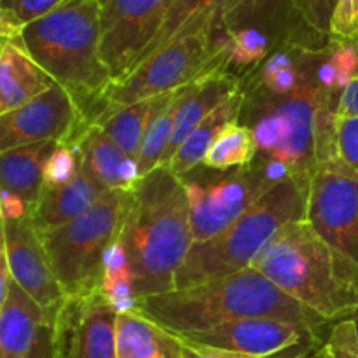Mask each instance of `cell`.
<instances>
[{
    "label": "cell",
    "mask_w": 358,
    "mask_h": 358,
    "mask_svg": "<svg viewBox=\"0 0 358 358\" xmlns=\"http://www.w3.org/2000/svg\"><path fill=\"white\" fill-rule=\"evenodd\" d=\"M322 51L304 49V76L289 94L275 96L261 90H248L247 103L257 110L255 131L259 154L278 161L287 171L311 175L317 168L318 124L327 101L339 93L327 90L317 76Z\"/></svg>",
    "instance_id": "8992f818"
},
{
    "label": "cell",
    "mask_w": 358,
    "mask_h": 358,
    "mask_svg": "<svg viewBox=\"0 0 358 358\" xmlns=\"http://www.w3.org/2000/svg\"><path fill=\"white\" fill-rule=\"evenodd\" d=\"M83 163L108 189L135 192L142 182L138 164L126 156L100 126L91 122L76 142Z\"/></svg>",
    "instance_id": "d6986e66"
},
{
    "label": "cell",
    "mask_w": 358,
    "mask_h": 358,
    "mask_svg": "<svg viewBox=\"0 0 358 358\" xmlns=\"http://www.w3.org/2000/svg\"><path fill=\"white\" fill-rule=\"evenodd\" d=\"M227 42H229V66L248 70V76L254 73L264 59L271 55L273 41L266 31L255 27H245L240 30H229Z\"/></svg>",
    "instance_id": "f546056e"
},
{
    "label": "cell",
    "mask_w": 358,
    "mask_h": 358,
    "mask_svg": "<svg viewBox=\"0 0 358 358\" xmlns=\"http://www.w3.org/2000/svg\"><path fill=\"white\" fill-rule=\"evenodd\" d=\"M80 152L76 143H59L44 166V191L58 189L72 180L79 171Z\"/></svg>",
    "instance_id": "1f68e13d"
},
{
    "label": "cell",
    "mask_w": 358,
    "mask_h": 358,
    "mask_svg": "<svg viewBox=\"0 0 358 358\" xmlns=\"http://www.w3.org/2000/svg\"><path fill=\"white\" fill-rule=\"evenodd\" d=\"M352 320L355 322V329H357V339H358V310L355 311V315L352 317Z\"/></svg>",
    "instance_id": "60d3db41"
},
{
    "label": "cell",
    "mask_w": 358,
    "mask_h": 358,
    "mask_svg": "<svg viewBox=\"0 0 358 358\" xmlns=\"http://www.w3.org/2000/svg\"><path fill=\"white\" fill-rule=\"evenodd\" d=\"M227 66L229 42L226 30L182 37L143 59L128 76L112 80L98 100L94 117L101 112L177 91Z\"/></svg>",
    "instance_id": "ba28073f"
},
{
    "label": "cell",
    "mask_w": 358,
    "mask_h": 358,
    "mask_svg": "<svg viewBox=\"0 0 358 358\" xmlns=\"http://www.w3.org/2000/svg\"><path fill=\"white\" fill-rule=\"evenodd\" d=\"M336 3L338 0H292L289 31L282 45L308 51L327 48Z\"/></svg>",
    "instance_id": "484cf974"
},
{
    "label": "cell",
    "mask_w": 358,
    "mask_h": 358,
    "mask_svg": "<svg viewBox=\"0 0 358 358\" xmlns=\"http://www.w3.org/2000/svg\"><path fill=\"white\" fill-rule=\"evenodd\" d=\"M133 201L135 192L112 189L72 222L37 231L66 297L103 292L105 261L119 241Z\"/></svg>",
    "instance_id": "52a82bcc"
},
{
    "label": "cell",
    "mask_w": 358,
    "mask_h": 358,
    "mask_svg": "<svg viewBox=\"0 0 358 358\" xmlns=\"http://www.w3.org/2000/svg\"><path fill=\"white\" fill-rule=\"evenodd\" d=\"M287 173L289 171L282 163L259 154L254 163L229 171H217L210 178L182 177L191 205L194 243L224 233Z\"/></svg>",
    "instance_id": "9c48e42d"
},
{
    "label": "cell",
    "mask_w": 358,
    "mask_h": 358,
    "mask_svg": "<svg viewBox=\"0 0 358 358\" xmlns=\"http://www.w3.org/2000/svg\"><path fill=\"white\" fill-rule=\"evenodd\" d=\"M247 87L234 93L233 96L227 98L222 105L215 108L191 135L185 138V142L178 147L175 156L171 157L170 163L166 164V170L177 177H185L196 168L201 166L206 152L210 150L212 143L215 142L217 136L226 129L231 122H236L240 115L243 114L245 105H247Z\"/></svg>",
    "instance_id": "603a6c76"
},
{
    "label": "cell",
    "mask_w": 358,
    "mask_h": 358,
    "mask_svg": "<svg viewBox=\"0 0 358 358\" xmlns=\"http://www.w3.org/2000/svg\"><path fill=\"white\" fill-rule=\"evenodd\" d=\"M327 343L331 346L332 358H358L355 322L352 318H346L332 325Z\"/></svg>",
    "instance_id": "e575fe53"
},
{
    "label": "cell",
    "mask_w": 358,
    "mask_h": 358,
    "mask_svg": "<svg viewBox=\"0 0 358 358\" xmlns=\"http://www.w3.org/2000/svg\"><path fill=\"white\" fill-rule=\"evenodd\" d=\"M156 100L157 96L115 108L112 112H101L94 117L93 124L100 126L126 156L136 161Z\"/></svg>",
    "instance_id": "83f0119b"
},
{
    "label": "cell",
    "mask_w": 358,
    "mask_h": 358,
    "mask_svg": "<svg viewBox=\"0 0 358 358\" xmlns=\"http://www.w3.org/2000/svg\"><path fill=\"white\" fill-rule=\"evenodd\" d=\"M117 315L103 292L66 297L52 322L55 358H117Z\"/></svg>",
    "instance_id": "4fadbf2b"
},
{
    "label": "cell",
    "mask_w": 358,
    "mask_h": 358,
    "mask_svg": "<svg viewBox=\"0 0 358 358\" xmlns=\"http://www.w3.org/2000/svg\"><path fill=\"white\" fill-rule=\"evenodd\" d=\"M282 358H332V352L329 343L324 341L308 346V348L297 350V352L287 353V355H283Z\"/></svg>",
    "instance_id": "ab89813d"
},
{
    "label": "cell",
    "mask_w": 358,
    "mask_h": 358,
    "mask_svg": "<svg viewBox=\"0 0 358 358\" xmlns=\"http://www.w3.org/2000/svg\"><path fill=\"white\" fill-rule=\"evenodd\" d=\"M0 212H2V220L24 219V217H30L31 213L23 199L6 189L0 191Z\"/></svg>",
    "instance_id": "8d00e7d4"
},
{
    "label": "cell",
    "mask_w": 358,
    "mask_h": 358,
    "mask_svg": "<svg viewBox=\"0 0 358 358\" xmlns=\"http://www.w3.org/2000/svg\"><path fill=\"white\" fill-rule=\"evenodd\" d=\"M336 115H341V117H358V76L339 94Z\"/></svg>",
    "instance_id": "74e56055"
},
{
    "label": "cell",
    "mask_w": 358,
    "mask_h": 358,
    "mask_svg": "<svg viewBox=\"0 0 358 358\" xmlns=\"http://www.w3.org/2000/svg\"><path fill=\"white\" fill-rule=\"evenodd\" d=\"M131 310L178 336L245 318H280L317 329L329 325L252 266L187 289L138 297Z\"/></svg>",
    "instance_id": "7a4b0ae2"
},
{
    "label": "cell",
    "mask_w": 358,
    "mask_h": 358,
    "mask_svg": "<svg viewBox=\"0 0 358 358\" xmlns=\"http://www.w3.org/2000/svg\"><path fill=\"white\" fill-rule=\"evenodd\" d=\"M334 159L358 173V117H334Z\"/></svg>",
    "instance_id": "d6a6232c"
},
{
    "label": "cell",
    "mask_w": 358,
    "mask_h": 358,
    "mask_svg": "<svg viewBox=\"0 0 358 358\" xmlns=\"http://www.w3.org/2000/svg\"><path fill=\"white\" fill-rule=\"evenodd\" d=\"M229 2L231 0H171L159 31L147 45L145 51L140 55L135 66L178 38L201 34V31L224 30L222 16Z\"/></svg>",
    "instance_id": "ffe728a7"
},
{
    "label": "cell",
    "mask_w": 358,
    "mask_h": 358,
    "mask_svg": "<svg viewBox=\"0 0 358 358\" xmlns=\"http://www.w3.org/2000/svg\"><path fill=\"white\" fill-rule=\"evenodd\" d=\"M331 247L358 262V173L345 164H318L310 175L306 217Z\"/></svg>",
    "instance_id": "30bf717a"
},
{
    "label": "cell",
    "mask_w": 358,
    "mask_h": 358,
    "mask_svg": "<svg viewBox=\"0 0 358 358\" xmlns=\"http://www.w3.org/2000/svg\"><path fill=\"white\" fill-rule=\"evenodd\" d=\"M100 2H101V0H100Z\"/></svg>",
    "instance_id": "b9f144b4"
},
{
    "label": "cell",
    "mask_w": 358,
    "mask_h": 358,
    "mask_svg": "<svg viewBox=\"0 0 358 358\" xmlns=\"http://www.w3.org/2000/svg\"><path fill=\"white\" fill-rule=\"evenodd\" d=\"M252 268L327 324L358 310V262L331 247L306 219L285 224Z\"/></svg>",
    "instance_id": "3957f363"
},
{
    "label": "cell",
    "mask_w": 358,
    "mask_h": 358,
    "mask_svg": "<svg viewBox=\"0 0 358 358\" xmlns=\"http://www.w3.org/2000/svg\"><path fill=\"white\" fill-rule=\"evenodd\" d=\"M259 156L255 131L243 122H231L222 129L203 159V166L215 171H229L247 166Z\"/></svg>",
    "instance_id": "f1b7e54d"
},
{
    "label": "cell",
    "mask_w": 358,
    "mask_h": 358,
    "mask_svg": "<svg viewBox=\"0 0 358 358\" xmlns=\"http://www.w3.org/2000/svg\"><path fill=\"white\" fill-rule=\"evenodd\" d=\"M180 341L136 311H119L115 327L117 358H177Z\"/></svg>",
    "instance_id": "cb8c5ba5"
},
{
    "label": "cell",
    "mask_w": 358,
    "mask_h": 358,
    "mask_svg": "<svg viewBox=\"0 0 358 358\" xmlns=\"http://www.w3.org/2000/svg\"><path fill=\"white\" fill-rule=\"evenodd\" d=\"M65 0H0L2 41H16L21 28L52 13Z\"/></svg>",
    "instance_id": "4dcf8cb0"
},
{
    "label": "cell",
    "mask_w": 358,
    "mask_h": 358,
    "mask_svg": "<svg viewBox=\"0 0 358 358\" xmlns=\"http://www.w3.org/2000/svg\"><path fill=\"white\" fill-rule=\"evenodd\" d=\"M101 2L65 0L52 13L24 24L17 45L70 91L93 122L112 76L101 59Z\"/></svg>",
    "instance_id": "277c9868"
},
{
    "label": "cell",
    "mask_w": 358,
    "mask_h": 358,
    "mask_svg": "<svg viewBox=\"0 0 358 358\" xmlns=\"http://www.w3.org/2000/svg\"><path fill=\"white\" fill-rule=\"evenodd\" d=\"M56 80L16 42L2 41L0 49V115L45 93Z\"/></svg>",
    "instance_id": "ac0fdd59"
},
{
    "label": "cell",
    "mask_w": 358,
    "mask_h": 358,
    "mask_svg": "<svg viewBox=\"0 0 358 358\" xmlns=\"http://www.w3.org/2000/svg\"><path fill=\"white\" fill-rule=\"evenodd\" d=\"M27 358H55L52 350V324H42L38 327L37 338Z\"/></svg>",
    "instance_id": "f35d334b"
},
{
    "label": "cell",
    "mask_w": 358,
    "mask_h": 358,
    "mask_svg": "<svg viewBox=\"0 0 358 358\" xmlns=\"http://www.w3.org/2000/svg\"><path fill=\"white\" fill-rule=\"evenodd\" d=\"M180 338L199 345L217 346L231 352L266 358L287 355L317 343L327 341V338H324V329L280 320V318H245V320L219 325L210 331L184 334Z\"/></svg>",
    "instance_id": "5bb4252c"
},
{
    "label": "cell",
    "mask_w": 358,
    "mask_h": 358,
    "mask_svg": "<svg viewBox=\"0 0 358 358\" xmlns=\"http://www.w3.org/2000/svg\"><path fill=\"white\" fill-rule=\"evenodd\" d=\"M290 7L292 0H231L222 16V28L229 31L255 27L269 35L276 49L287 38Z\"/></svg>",
    "instance_id": "d4e9b609"
},
{
    "label": "cell",
    "mask_w": 358,
    "mask_h": 358,
    "mask_svg": "<svg viewBox=\"0 0 358 358\" xmlns=\"http://www.w3.org/2000/svg\"><path fill=\"white\" fill-rule=\"evenodd\" d=\"M310 175L289 171L224 233L196 241L175 275V289H187L250 268L264 245L285 224L306 217Z\"/></svg>",
    "instance_id": "5b68a950"
},
{
    "label": "cell",
    "mask_w": 358,
    "mask_h": 358,
    "mask_svg": "<svg viewBox=\"0 0 358 358\" xmlns=\"http://www.w3.org/2000/svg\"><path fill=\"white\" fill-rule=\"evenodd\" d=\"M171 0H101V59L112 80L133 70L159 31Z\"/></svg>",
    "instance_id": "7c38bea8"
},
{
    "label": "cell",
    "mask_w": 358,
    "mask_h": 358,
    "mask_svg": "<svg viewBox=\"0 0 358 358\" xmlns=\"http://www.w3.org/2000/svg\"><path fill=\"white\" fill-rule=\"evenodd\" d=\"M245 83L247 80L241 76H238L236 72L224 69L189 84L184 91V96H182L180 107H178L177 117H175L173 133H171L170 143H168V149L164 152L159 168L166 166L178 150V147L185 142V138L219 105H222L234 93L243 90Z\"/></svg>",
    "instance_id": "2e32d148"
},
{
    "label": "cell",
    "mask_w": 358,
    "mask_h": 358,
    "mask_svg": "<svg viewBox=\"0 0 358 358\" xmlns=\"http://www.w3.org/2000/svg\"><path fill=\"white\" fill-rule=\"evenodd\" d=\"M135 299L175 289V275L194 245L185 182L166 168L142 178L119 236Z\"/></svg>",
    "instance_id": "6da1fadb"
},
{
    "label": "cell",
    "mask_w": 358,
    "mask_h": 358,
    "mask_svg": "<svg viewBox=\"0 0 358 358\" xmlns=\"http://www.w3.org/2000/svg\"><path fill=\"white\" fill-rule=\"evenodd\" d=\"M331 41L358 42V0H338L331 17Z\"/></svg>",
    "instance_id": "836d02e7"
},
{
    "label": "cell",
    "mask_w": 358,
    "mask_h": 358,
    "mask_svg": "<svg viewBox=\"0 0 358 358\" xmlns=\"http://www.w3.org/2000/svg\"><path fill=\"white\" fill-rule=\"evenodd\" d=\"M42 324H49L42 308L13 280L0 301V358H27Z\"/></svg>",
    "instance_id": "44dd1931"
},
{
    "label": "cell",
    "mask_w": 358,
    "mask_h": 358,
    "mask_svg": "<svg viewBox=\"0 0 358 358\" xmlns=\"http://www.w3.org/2000/svg\"><path fill=\"white\" fill-rule=\"evenodd\" d=\"M58 142H38L0 152V184L2 189L23 199L30 212L44 192V166ZM31 215V213H30Z\"/></svg>",
    "instance_id": "7402d4cb"
},
{
    "label": "cell",
    "mask_w": 358,
    "mask_h": 358,
    "mask_svg": "<svg viewBox=\"0 0 358 358\" xmlns=\"http://www.w3.org/2000/svg\"><path fill=\"white\" fill-rule=\"evenodd\" d=\"M177 338L180 341V350H178L177 358H266L259 355H248V353L231 352V350L217 348V346L199 345V343L189 341V339L180 338V336H177Z\"/></svg>",
    "instance_id": "d590c367"
},
{
    "label": "cell",
    "mask_w": 358,
    "mask_h": 358,
    "mask_svg": "<svg viewBox=\"0 0 358 358\" xmlns=\"http://www.w3.org/2000/svg\"><path fill=\"white\" fill-rule=\"evenodd\" d=\"M2 255L7 259L14 282L42 308L52 324L66 296L52 273L30 217L2 220Z\"/></svg>",
    "instance_id": "9a60e30c"
},
{
    "label": "cell",
    "mask_w": 358,
    "mask_h": 358,
    "mask_svg": "<svg viewBox=\"0 0 358 358\" xmlns=\"http://www.w3.org/2000/svg\"><path fill=\"white\" fill-rule=\"evenodd\" d=\"M90 124L76 96L56 83L28 103L0 115V152L49 140L76 143Z\"/></svg>",
    "instance_id": "8fae6325"
},
{
    "label": "cell",
    "mask_w": 358,
    "mask_h": 358,
    "mask_svg": "<svg viewBox=\"0 0 358 358\" xmlns=\"http://www.w3.org/2000/svg\"><path fill=\"white\" fill-rule=\"evenodd\" d=\"M108 191L112 189L98 180L86 164L80 163L79 171L72 180L58 189L42 192L30 219L37 231L65 226L87 212Z\"/></svg>",
    "instance_id": "e0dca14e"
},
{
    "label": "cell",
    "mask_w": 358,
    "mask_h": 358,
    "mask_svg": "<svg viewBox=\"0 0 358 358\" xmlns=\"http://www.w3.org/2000/svg\"><path fill=\"white\" fill-rule=\"evenodd\" d=\"M185 87L187 86L157 96L154 110L150 114L149 124H147L145 133H143L138 156H136V164H138L142 178L147 177L156 168H159L161 161H163L168 143H170L171 133H173L175 117H177Z\"/></svg>",
    "instance_id": "4316f807"
}]
</instances>
